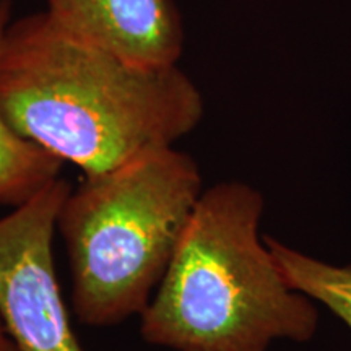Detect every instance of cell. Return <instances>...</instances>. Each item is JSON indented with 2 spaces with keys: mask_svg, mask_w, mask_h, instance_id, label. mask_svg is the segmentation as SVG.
Segmentation results:
<instances>
[{
  "mask_svg": "<svg viewBox=\"0 0 351 351\" xmlns=\"http://www.w3.org/2000/svg\"><path fill=\"white\" fill-rule=\"evenodd\" d=\"M59 32L143 67L178 65L184 25L174 0H46Z\"/></svg>",
  "mask_w": 351,
  "mask_h": 351,
  "instance_id": "obj_5",
  "label": "cell"
},
{
  "mask_svg": "<svg viewBox=\"0 0 351 351\" xmlns=\"http://www.w3.org/2000/svg\"><path fill=\"white\" fill-rule=\"evenodd\" d=\"M263 197L245 182L204 189L152 301L145 343L173 351H267L307 341L317 307L289 287L258 236Z\"/></svg>",
  "mask_w": 351,
  "mask_h": 351,
  "instance_id": "obj_2",
  "label": "cell"
},
{
  "mask_svg": "<svg viewBox=\"0 0 351 351\" xmlns=\"http://www.w3.org/2000/svg\"><path fill=\"white\" fill-rule=\"evenodd\" d=\"M0 351H19L15 341L12 340L10 333L7 332L5 324H3L2 317H0Z\"/></svg>",
  "mask_w": 351,
  "mask_h": 351,
  "instance_id": "obj_8",
  "label": "cell"
},
{
  "mask_svg": "<svg viewBox=\"0 0 351 351\" xmlns=\"http://www.w3.org/2000/svg\"><path fill=\"white\" fill-rule=\"evenodd\" d=\"M70 191L57 178L0 218V317L19 351H85L54 262L57 217Z\"/></svg>",
  "mask_w": 351,
  "mask_h": 351,
  "instance_id": "obj_4",
  "label": "cell"
},
{
  "mask_svg": "<svg viewBox=\"0 0 351 351\" xmlns=\"http://www.w3.org/2000/svg\"><path fill=\"white\" fill-rule=\"evenodd\" d=\"M0 111L21 137L98 174L176 145L200 124L205 104L179 65L132 64L67 36L41 12L3 33Z\"/></svg>",
  "mask_w": 351,
  "mask_h": 351,
  "instance_id": "obj_1",
  "label": "cell"
},
{
  "mask_svg": "<svg viewBox=\"0 0 351 351\" xmlns=\"http://www.w3.org/2000/svg\"><path fill=\"white\" fill-rule=\"evenodd\" d=\"M204 192L199 165L168 145L85 174L65 197L57 231L67 247L78 322L119 326L143 313Z\"/></svg>",
  "mask_w": 351,
  "mask_h": 351,
  "instance_id": "obj_3",
  "label": "cell"
},
{
  "mask_svg": "<svg viewBox=\"0 0 351 351\" xmlns=\"http://www.w3.org/2000/svg\"><path fill=\"white\" fill-rule=\"evenodd\" d=\"M263 241L289 287L322 302L351 328V265L335 267L320 262L270 236Z\"/></svg>",
  "mask_w": 351,
  "mask_h": 351,
  "instance_id": "obj_7",
  "label": "cell"
},
{
  "mask_svg": "<svg viewBox=\"0 0 351 351\" xmlns=\"http://www.w3.org/2000/svg\"><path fill=\"white\" fill-rule=\"evenodd\" d=\"M12 21V0H0V43ZM64 161L12 129L0 111V204L19 207L60 178Z\"/></svg>",
  "mask_w": 351,
  "mask_h": 351,
  "instance_id": "obj_6",
  "label": "cell"
}]
</instances>
